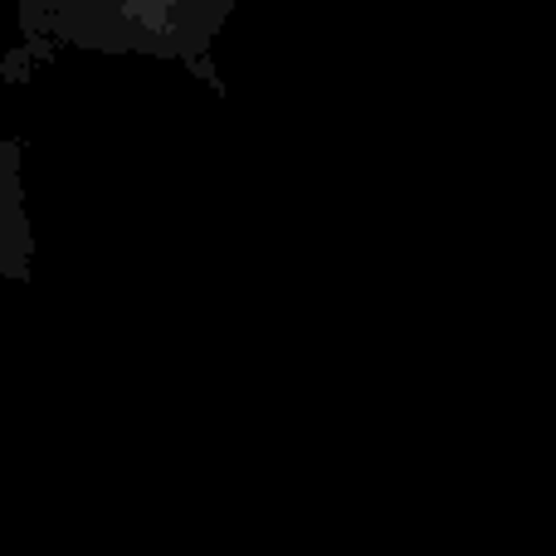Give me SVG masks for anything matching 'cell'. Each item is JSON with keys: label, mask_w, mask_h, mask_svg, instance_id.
Returning <instances> with one entry per match:
<instances>
[{"label": "cell", "mask_w": 556, "mask_h": 556, "mask_svg": "<svg viewBox=\"0 0 556 556\" xmlns=\"http://www.w3.org/2000/svg\"><path fill=\"white\" fill-rule=\"evenodd\" d=\"M235 0H15V45L0 54V84L20 88L59 54H137L181 64L225 93L215 39Z\"/></svg>", "instance_id": "cell-1"}, {"label": "cell", "mask_w": 556, "mask_h": 556, "mask_svg": "<svg viewBox=\"0 0 556 556\" xmlns=\"http://www.w3.org/2000/svg\"><path fill=\"white\" fill-rule=\"evenodd\" d=\"M0 278L35 283V225L25 205V147L0 137Z\"/></svg>", "instance_id": "cell-2"}]
</instances>
